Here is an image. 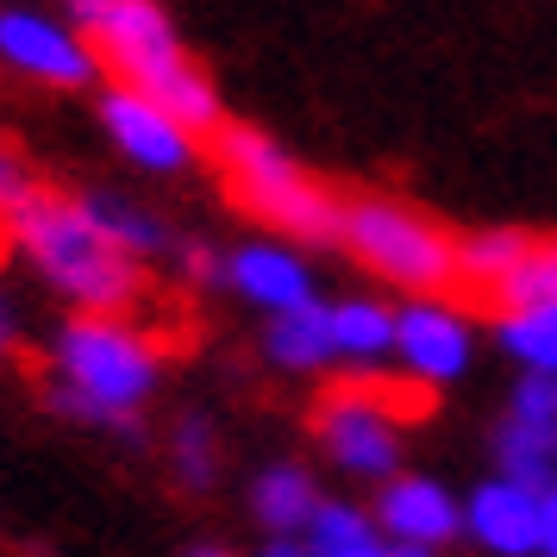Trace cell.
I'll return each instance as SVG.
<instances>
[{"label": "cell", "mask_w": 557, "mask_h": 557, "mask_svg": "<svg viewBox=\"0 0 557 557\" xmlns=\"http://www.w3.org/2000/svg\"><path fill=\"white\" fill-rule=\"evenodd\" d=\"M263 351L282 370H326L332 363V307L307 301V307H288V313H270Z\"/></svg>", "instance_id": "cell-15"}, {"label": "cell", "mask_w": 557, "mask_h": 557, "mask_svg": "<svg viewBox=\"0 0 557 557\" xmlns=\"http://www.w3.org/2000/svg\"><path fill=\"white\" fill-rule=\"evenodd\" d=\"M307 552L313 557H395V545H382V532L370 513L338 502H320L313 527H307Z\"/></svg>", "instance_id": "cell-18"}, {"label": "cell", "mask_w": 557, "mask_h": 557, "mask_svg": "<svg viewBox=\"0 0 557 557\" xmlns=\"http://www.w3.org/2000/svg\"><path fill=\"white\" fill-rule=\"evenodd\" d=\"M495 457H502V476L520 488H552L557 476V420H527V413H507L495 432Z\"/></svg>", "instance_id": "cell-13"}, {"label": "cell", "mask_w": 557, "mask_h": 557, "mask_svg": "<svg viewBox=\"0 0 557 557\" xmlns=\"http://www.w3.org/2000/svg\"><path fill=\"white\" fill-rule=\"evenodd\" d=\"M32 195H38V176L26 170V157L0 145V220H13V213L32 201Z\"/></svg>", "instance_id": "cell-23"}, {"label": "cell", "mask_w": 557, "mask_h": 557, "mask_svg": "<svg viewBox=\"0 0 557 557\" xmlns=\"http://www.w3.org/2000/svg\"><path fill=\"white\" fill-rule=\"evenodd\" d=\"M263 557H313V552H307V545H295V539H276Z\"/></svg>", "instance_id": "cell-27"}, {"label": "cell", "mask_w": 557, "mask_h": 557, "mask_svg": "<svg viewBox=\"0 0 557 557\" xmlns=\"http://www.w3.org/2000/svg\"><path fill=\"white\" fill-rule=\"evenodd\" d=\"M539 552L557 557V488H545V495H539Z\"/></svg>", "instance_id": "cell-26"}, {"label": "cell", "mask_w": 557, "mask_h": 557, "mask_svg": "<svg viewBox=\"0 0 557 557\" xmlns=\"http://www.w3.org/2000/svg\"><path fill=\"white\" fill-rule=\"evenodd\" d=\"M95 113H101L113 151L126 157V163H138L145 176H182L201 157V138L182 126L170 107H157L151 95H138L126 82H107L101 95H95Z\"/></svg>", "instance_id": "cell-8"}, {"label": "cell", "mask_w": 557, "mask_h": 557, "mask_svg": "<svg viewBox=\"0 0 557 557\" xmlns=\"http://www.w3.org/2000/svg\"><path fill=\"white\" fill-rule=\"evenodd\" d=\"M527 232L520 226H482V232H470V238H457V282H470V288H495V282L527 257Z\"/></svg>", "instance_id": "cell-19"}, {"label": "cell", "mask_w": 557, "mask_h": 557, "mask_svg": "<svg viewBox=\"0 0 557 557\" xmlns=\"http://www.w3.org/2000/svg\"><path fill=\"white\" fill-rule=\"evenodd\" d=\"M0 63L45 88H95L107 76L95 45L38 7H0Z\"/></svg>", "instance_id": "cell-7"}, {"label": "cell", "mask_w": 557, "mask_h": 557, "mask_svg": "<svg viewBox=\"0 0 557 557\" xmlns=\"http://www.w3.org/2000/svg\"><path fill=\"white\" fill-rule=\"evenodd\" d=\"M170 463H176V476L188 488H213L220 476V432L207 413H182L176 432H170Z\"/></svg>", "instance_id": "cell-22"}, {"label": "cell", "mask_w": 557, "mask_h": 557, "mask_svg": "<svg viewBox=\"0 0 557 557\" xmlns=\"http://www.w3.org/2000/svg\"><path fill=\"white\" fill-rule=\"evenodd\" d=\"M338 245L370 276L388 282V288H407V295H445V288H457V238L407 201H382V195L345 201Z\"/></svg>", "instance_id": "cell-5"}, {"label": "cell", "mask_w": 557, "mask_h": 557, "mask_svg": "<svg viewBox=\"0 0 557 557\" xmlns=\"http://www.w3.org/2000/svg\"><path fill=\"white\" fill-rule=\"evenodd\" d=\"M7 338H13V320H7V307H0V351H7Z\"/></svg>", "instance_id": "cell-28"}, {"label": "cell", "mask_w": 557, "mask_h": 557, "mask_svg": "<svg viewBox=\"0 0 557 557\" xmlns=\"http://www.w3.org/2000/svg\"><path fill=\"white\" fill-rule=\"evenodd\" d=\"M495 338H502L507 357H520L539 376H557V307H507L495 320Z\"/></svg>", "instance_id": "cell-20"}, {"label": "cell", "mask_w": 557, "mask_h": 557, "mask_svg": "<svg viewBox=\"0 0 557 557\" xmlns=\"http://www.w3.org/2000/svg\"><path fill=\"white\" fill-rule=\"evenodd\" d=\"M226 288H238V295L251 307H263V313H288V307L313 301V270H307L301 251L257 238V245H238V251L226 257Z\"/></svg>", "instance_id": "cell-11"}, {"label": "cell", "mask_w": 557, "mask_h": 557, "mask_svg": "<svg viewBox=\"0 0 557 557\" xmlns=\"http://www.w3.org/2000/svg\"><path fill=\"white\" fill-rule=\"evenodd\" d=\"M51 363H57V382H51L57 413L126 432V438L145 432L138 407L151 401L157 376H163V351L138 326H126L120 313H76L57 332Z\"/></svg>", "instance_id": "cell-2"}, {"label": "cell", "mask_w": 557, "mask_h": 557, "mask_svg": "<svg viewBox=\"0 0 557 557\" xmlns=\"http://www.w3.org/2000/svg\"><path fill=\"white\" fill-rule=\"evenodd\" d=\"M332 357H345V363L395 357V313L382 301H338L332 307Z\"/></svg>", "instance_id": "cell-17"}, {"label": "cell", "mask_w": 557, "mask_h": 557, "mask_svg": "<svg viewBox=\"0 0 557 557\" xmlns=\"http://www.w3.org/2000/svg\"><path fill=\"white\" fill-rule=\"evenodd\" d=\"M7 226H13V238H20V251L32 257V270L51 282L63 301H76L82 313H126V307L145 295L138 257L120 251V245L82 213L76 195L38 188Z\"/></svg>", "instance_id": "cell-3"}, {"label": "cell", "mask_w": 557, "mask_h": 557, "mask_svg": "<svg viewBox=\"0 0 557 557\" xmlns=\"http://www.w3.org/2000/svg\"><path fill=\"white\" fill-rule=\"evenodd\" d=\"M82 201V213L95 220V226L120 245L126 257H163V251H176V238H170V226L157 220L151 207H138V201H126V195H107V188H88V195H76Z\"/></svg>", "instance_id": "cell-14"}, {"label": "cell", "mask_w": 557, "mask_h": 557, "mask_svg": "<svg viewBox=\"0 0 557 557\" xmlns=\"http://www.w3.org/2000/svg\"><path fill=\"white\" fill-rule=\"evenodd\" d=\"M488 301L502 313L507 307H557V238H532L527 257L488 288Z\"/></svg>", "instance_id": "cell-21"}, {"label": "cell", "mask_w": 557, "mask_h": 557, "mask_svg": "<svg viewBox=\"0 0 557 557\" xmlns=\"http://www.w3.org/2000/svg\"><path fill=\"white\" fill-rule=\"evenodd\" d=\"M63 7H70V26H82V38L95 45V57H101V70L113 82H126L138 95H151L157 107H170L195 138H213L226 126L220 82L182 45L163 0H63Z\"/></svg>", "instance_id": "cell-1"}, {"label": "cell", "mask_w": 557, "mask_h": 557, "mask_svg": "<svg viewBox=\"0 0 557 557\" xmlns=\"http://www.w3.org/2000/svg\"><path fill=\"white\" fill-rule=\"evenodd\" d=\"M395 357L407 363V376L420 388L457 382L470 370V320L451 301H438V295H413L395 313Z\"/></svg>", "instance_id": "cell-9"}, {"label": "cell", "mask_w": 557, "mask_h": 557, "mask_svg": "<svg viewBox=\"0 0 557 557\" xmlns=\"http://www.w3.org/2000/svg\"><path fill=\"white\" fill-rule=\"evenodd\" d=\"M213 163H220L226 195L251 220L276 226L282 238H301V245H338V213H345V201L320 176H307L270 132L226 120V126L213 132Z\"/></svg>", "instance_id": "cell-4"}, {"label": "cell", "mask_w": 557, "mask_h": 557, "mask_svg": "<svg viewBox=\"0 0 557 557\" xmlns=\"http://www.w3.org/2000/svg\"><path fill=\"white\" fill-rule=\"evenodd\" d=\"M376 527L395 539V545H451L463 532V507L438 488L432 476H388L382 482V502H376Z\"/></svg>", "instance_id": "cell-10"}, {"label": "cell", "mask_w": 557, "mask_h": 557, "mask_svg": "<svg viewBox=\"0 0 557 557\" xmlns=\"http://www.w3.org/2000/svg\"><path fill=\"white\" fill-rule=\"evenodd\" d=\"M463 527L476 532L482 552L495 557H527L539 552V488H520V482H482L470 507H463Z\"/></svg>", "instance_id": "cell-12"}, {"label": "cell", "mask_w": 557, "mask_h": 557, "mask_svg": "<svg viewBox=\"0 0 557 557\" xmlns=\"http://www.w3.org/2000/svg\"><path fill=\"white\" fill-rule=\"evenodd\" d=\"M395 557H432L426 545H395Z\"/></svg>", "instance_id": "cell-29"}, {"label": "cell", "mask_w": 557, "mask_h": 557, "mask_svg": "<svg viewBox=\"0 0 557 557\" xmlns=\"http://www.w3.org/2000/svg\"><path fill=\"white\" fill-rule=\"evenodd\" d=\"M507 413H527V420H557V376H539L527 370V382L513 388V407Z\"/></svg>", "instance_id": "cell-24"}, {"label": "cell", "mask_w": 557, "mask_h": 557, "mask_svg": "<svg viewBox=\"0 0 557 557\" xmlns=\"http://www.w3.org/2000/svg\"><path fill=\"white\" fill-rule=\"evenodd\" d=\"M188 557H226V552H220V545H201V552H188Z\"/></svg>", "instance_id": "cell-30"}, {"label": "cell", "mask_w": 557, "mask_h": 557, "mask_svg": "<svg viewBox=\"0 0 557 557\" xmlns=\"http://www.w3.org/2000/svg\"><path fill=\"white\" fill-rule=\"evenodd\" d=\"M251 507H257V520L276 532V539H295V532L313 527V513H320V488H313L307 470L276 463V470H263V476H257Z\"/></svg>", "instance_id": "cell-16"}, {"label": "cell", "mask_w": 557, "mask_h": 557, "mask_svg": "<svg viewBox=\"0 0 557 557\" xmlns=\"http://www.w3.org/2000/svg\"><path fill=\"white\" fill-rule=\"evenodd\" d=\"M182 270L188 282H226V257H213V245H182Z\"/></svg>", "instance_id": "cell-25"}, {"label": "cell", "mask_w": 557, "mask_h": 557, "mask_svg": "<svg viewBox=\"0 0 557 557\" xmlns=\"http://www.w3.org/2000/svg\"><path fill=\"white\" fill-rule=\"evenodd\" d=\"M420 413L413 388H382V382H338L313 407V438L345 476L388 482L401 463V420Z\"/></svg>", "instance_id": "cell-6"}]
</instances>
